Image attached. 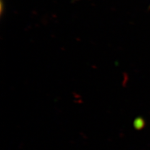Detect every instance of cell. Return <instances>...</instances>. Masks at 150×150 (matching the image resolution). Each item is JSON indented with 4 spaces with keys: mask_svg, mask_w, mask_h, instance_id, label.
I'll use <instances>...</instances> for the list:
<instances>
[]
</instances>
